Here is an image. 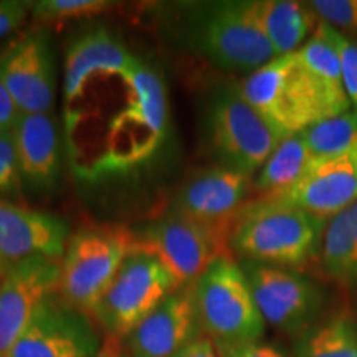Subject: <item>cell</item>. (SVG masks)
<instances>
[{
	"instance_id": "obj_8",
	"label": "cell",
	"mask_w": 357,
	"mask_h": 357,
	"mask_svg": "<svg viewBox=\"0 0 357 357\" xmlns=\"http://www.w3.org/2000/svg\"><path fill=\"white\" fill-rule=\"evenodd\" d=\"M230 235V230L172 213L134 231L132 250L158 258L184 288L197 283L217 258L231 257Z\"/></svg>"
},
{
	"instance_id": "obj_18",
	"label": "cell",
	"mask_w": 357,
	"mask_h": 357,
	"mask_svg": "<svg viewBox=\"0 0 357 357\" xmlns=\"http://www.w3.org/2000/svg\"><path fill=\"white\" fill-rule=\"evenodd\" d=\"M10 134L22 178L33 189H50L60 174L61 158L55 116L52 113L22 114Z\"/></svg>"
},
{
	"instance_id": "obj_15",
	"label": "cell",
	"mask_w": 357,
	"mask_h": 357,
	"mask_svg": "<svg viewBox=\"0 0 357 357\" xmlns=\"http://www.w3.org/2000/svg\"><path fill=\"white\" fill-rule=\"evenodd\" d=\"M275 200L331 220L357 202V144L346 153L318 158L296 185Z\"/></svg>"
},
{
	"instance_id": "obj_30",
	"label": "cell",
	"mask_w": 357,
	"mask_h": 357,
	"mask_svg": "<svg viewBox=\"0 0 357 357\" xmlns=\"http://www.w3.org/2000/svg\"><path fill=\"white\" fill-rule=\"evenodd\" d=\"M29 13H32V2L2 0L0 2V38L19 29L29 17Z\"/></svg>"
},
{
	"instance_id": "obj_32",
	"label": "cell",
	"mask_w": 357,
	"mask_h": 357,
	"mask_svg": "<svg viewBox=\"0 0 357 357\" xmlns=\"http://www.w3.org/2000/svg\"><path fill=\"white\" fill-rule=\"evenodd\" d=\"M172 357H218V352L211 337L200 336Z\"/></svg>"
},
{
	"instance_id": "obj_5",
	"label": "cell",
	"mask_w": 357,
	"mask_h": 357,
	"mask_svg": "<svg viewBox=\"0 0 357 357\" xmlns=\"http://www.w3.org/2000/svg\"><path fill=\"white\" fill-rule=\"evenodd\" d=\"M194 294L200 328L213 342H253L265 334L247 275L231 257L217 258L194 284Z\"/></svg>"
},
{
	"instance_id": "obj_27",
	"label": "cell",
	"mask_w": 357,
	"mask_h": 357,
	"mask_svg": "<svg viewBox=\"0 0 357 357\" xmlns=\"http://www.w3.org/2000/svg\"><path fill=\"white\" fill-rule=\"evenodd\" d=\"M323 26L336 48L339 61H341L342 82H344L347 98H349L352 109L357 111V42L347 37L346 33L331 29L329 25L323 24Z\"/></svg>"
},
{
	"instance_id": "obj_6",
	"label": "cell",
	"mask_w": 357,
	"mask_h": 357,
	"mask_svg": "<svg viewBox=\"0 0 357 357\" xmlns=\"http://www.w3.org/2000/svg\"><path fill=\"white\" fill-rule=\"evenodd\" d=\"M195 45L211 63L225 71L253 73L276 58L263 32L257 0H227L200 8Z\"/></svg>"
},
{
	"instance_id": "obj_12",
	"label": "cell",
	"mask_w": 357,
	"mask_h": 357,
	"mask_svg": "<svg viewBox=\"0 0 357 357\" xmlns=\"http://www.w3.org/2000/svg\"><path fill=\"white\" fill-rule=\"evenodd\" d=\"M60 260L30 258L8 266L0 280V357H8L38 306L58 293Z\"/></svg>"
},
{
	"instance_id": "obj_25",
	"label": "cell",
	"mask_w": 357,
	"mask_h": 357,
	"mask_svg": "<svg viewBox=\"0 0 357 357\" xmlns=\"http://www.w3.org/2000/svg\"><path fill=\"white\" fill-rule=\"evenodd\" d=\"M113 7L109 0H40L32 2V15L43 22H65L101 15Z\"/></svg>"
},
{
	"instance_id": "obj_10",
	"label": "cell",
	"mask_w": 357,
	"mask_h": 357,
	"mask_svg": "<svg viewBox=\"0 0 357 357\" xmlns=\"http://www.w3.org/2000/svg\"><path fill=\"white\" fill-rule=\"evenodd\" d=\"M253 298L266 324L281 333L305 334L324 307V293L296 270L243 261Z\"/></svg>"
},
{
	"instance_id": "obj_13",
	"label": "cell",
	"mask_w": 357,
	"mask_h": 357,
	"mask_svg": "<svg viewBox=\"0 0 357 357\" xmlns=\"http://www.w3.org/2000/svg\"><path fill=\"white\" fill-rule=\"evenodd\" d=\"M252 177L215 166L195 172L178 190L174 213L204 225L230 230L236 215L247 205Z\"/></svg>"
},
{
	"instance_id": "obj_7",
	"label": "cell",
	"mask_w": 357,
	"mask_h": 357,
	"mask_svg": "<svg viewBox=\"0 0 357 357\" xmlns=\"http://www.w3.org/2000/svg\"><path fill=\"white\" fill-rule=\"evenodd\" d=\"M207 134L218 166L253 174L260 171L283 137L257 113L236 84L217 89L207 109Z\"/></svg>"
},
{
	"instance_id": "obj_14",
	"label": "cell",
	"mask_w": 357,
	"mask_h": 357,
	"mask_svg": "<svg viewBox=\"0 0 357 357\" xmlns=\"http://www.w3.org/2000/svg\"><path fill=\"white\" fill-rule=\"evenodd\" d=\"M0 79L22 114L52 113L55 102V63L47 35L30 33L0 58Z\"/></svg>"
},
{
	"instance_id": "obj_34",
	"label": "cell",
	"mask_w": 357,
	"mask_h": 357,
	"mask_svg": "<svg viewBox=\"0 0 357 357\" xmlns=\"http://www.w3.org/2000/svg\"><path fill=\"white\" fill-rule=\"evenodd\" d=\"M3 273H6V266H3V263H2V260H0V280H2V276H3Z\"/></svg>"
},
{
	"instance_id": "obj_17",
	"label": "cell",
	"mask_w": 357,
	"mask_h": 357,
	"mask_svg": "<svg viewBox=\"0 0 357 357\" xmlns=\"http://www.w3.org/2000/svg\"><path fill=\"white\" fill-rule=\"evenodd\" d=\"M194 284L178 288L129 334L132 357H172L200 337Z\"/></svg>"
},
{
	"instance_id": "obj_22",
	"label": "cell",
	"mask_w": 357,
	"mask_h": 357,
	"mask_svg": "<svg viewBox=\"0 0 357 357\" xmlns=\"http://www.w3.org/2000/svg\"><path fill=\"white\" fill-rule=\"evenodd\" d=\"M301 65L310 73L312 82L324 93L331 102L336 114L351 111V101L347 98L344 82H342L341 61L334 48L331 38L326 33L323 24H318L314 33L310 40L296 52Z\"/></svg>"
},
{
	"instance_id": "obj_23",
	"label": "cell",
	"mask_w": 357,
	"mask_h": 357,
	"mask_svg": "<svg viewBox=\"0 0 357 357\" xmlns=\"http://www.w3.org/2000/svg\"><path fill=\"white\" fill-rule=\"evenodd\" d=\"M294 357H357V321L349 312H337L301 334Z\"/></svg>"
},
{
	"instance_id": "obj_33",
	"label": "cell",
	"mask_w": 357,
	"mask_h": 357,
	"mask_svg": "<svg viewBox=\"0 0 357 357\" xmlns=\"http://www.w3.org/2000/svg\"><path fill=\"white\" fill-rule=\"evenodd\" d=\"M95 357H123V344L121 339L116 336H106L102 341V346L100 352Z\"/></svg>"
},
{
	"instance_id": "obj_28",
	"label": "cell",
	"mask_w": 357,
	"mask_h": 357,
	"mask_svg": "<svg viewBox=\"0 0 357 357\" xmlns=\"http://www.w3.org/2000/svg\"><path fill=\"white\" fill-rule=\"evenodd\" d=\"M22 176L10 132H0V195H17Z\"/></svg>"
},
{
	"instance_id": "obj_16",
	"label": "cell",
	"mask_w": 357,
	"mask_h": 357,
	"mask_svg": "<svg viewBox=\"0 0 357 357\" xmlns=\"http://www.w3.org/2000/svg\"><path fill=\"white\" fill-rule=\"evenodd\" d=\"M70 240L68 223L0 197V260L6 270L30 258L60 260Z\"/></svg>"
},
{
	"instance_id": "obj_20",
	"label": "cell",
	"mask_w": 357,
	"mask_h": 357,
	"mask_svg": "<svg viewBox=\"0 0 357 357\" xmlns=\"http://www.w3.org/2000/svg\"><path fill=\"white\" fill-rule=\"evenodd\" d=\"M316 159L301 134L283 137L258 171L253 189L260 194V199L280 197L301 181Z\"/></svg>"
},
{
	"instance_id": "obj_2",
	"label": "cell",
	"mask_w": 357,
	"mask_h": 357,
	"mask_svg": "<svg viewBox=\"0 0 357 357\" xmlns=\"http://www.w3.org/2000/svg\"><path fill=\"white\" fill-rule=\"evenodd\" d=\"M326 225L291 204L258 199L236 215L230 248L245 261L298 270L319 255Z\"/></svg>"
},
{
	"instance_id": "obj_24",
	"label": "cell",
	"mask_w": 357,
	"mask_h": 357,
	"mask_svg": "<svg viewBox=\"0 0 357 357\" xmlns=\"http://www.w3.org/2000/svg\"><path fill=\"white\" fill-rule=\"evenodd\" d=\"M314 158H331L357 144V111L351 109L312 124L300 132Z\"/></svg>"
},
{
	"instance_id": "obj_4",
	"label": "cell",
	"mask_w": 357,
	"mask_h": 357,
	"mask_svg": "<svg viewBox=\"0 0 357 357\" xmlns=\"http://www.w3.org/2000/svg\"><path fill=\"white\" fill-rule=\"evenodd\" d=\"M132 248L134 231L123 225L86 227L75 231L60 261V296L91 316Z\"/></svg>"
},
{
	"instance_id": "obj_29",
	"label": "cell",
	"mask_w": 357,
	"mask_h": 357,
	"mask_svg": "<svg viewBox=\"0 0 357 357\" xmlns=\"http://www.w3.org/2000/svg\"><path fill=\"white\" fill-rule=\"evenodd\" d=\"M218 352V357H287L276 347L265 342H236V344H223L213 342Z\"/></svg>"
},
{
	"instance_id": "obj_19",
	"label": "cell",
	"mask_w": 357,
	"mask_h": 357,
	"mask_svg": "<svg viewBox=\"0 0 357 357\" xmlns=\"http://www.w3.org/2000/svg\"><path fill=\"white\" fill-rule=\"evenodd\" d=\"M257 13L276 56L296 53L319 24L307 3L294 0H257Z\"/></svg>"
},
{
	"instance_id": "obj_26",
	"label": "cell",
	"mask_w": 357,
	"mask_h": 357,
	"mask_svg": "<svg viewBox=\"0 0 357 357\" xmlns=\"http://www.w3.org/2000/svg\"><path fill=\"white\" fill-rule=\"evenodd\" d=\"M307 6L318 22L337 32L357 30V0H312Z\"/></svg>"
},
{
	"instance_id": "obj_21",
	"label": "cell",
	"mask_w": 357,
	"mask_h": 357,
	"mask_svg": "<svg viewBox=\"0 0 357 357\" xmlns=\"http://www.w3.org/2000/svg\"><path fill=\"white\" fill-rule=\"evenodd\" d=\"M319 258L329 278L357 287V202L328 222Z\"/></svg>"
},
{
	"instance_id": "obj_11",
	"label": "cell",
	"mask_w": 357,
	"mask_h": 357,
	"mask_svg": "<svg viewBox=\"0 0 357 357\" xmlns=\"http://www.w3.org/2000/svg\"><path fill=\"white\" fill-rule=\"evenodd\" d=\"M102 341L89 314L55 293L38 306L8 357H95Z\"/></svg>"
},
{
	"instance_id": "obj_1",
	"label": "cell",
	"mask_w": 357,
	"mask_h": 357,
	"mask_svg": "<svg viewBox=\"0 0 357 357\" xmlns=\"http://www.w3.org/2000/svg\"><path fill=\"white\" fill-rule=\"evenodd\" d=\"M167 136L162 77L98 29L70 43L63 79V144L86 182L129 174L154 158Z\"/></svg>"
},
{
	"instance_id": "obj_3",
	"label": "cell",
	"mask_w": 357,
	"mask_h": 357,
	"mask_svg": "<svg viewBox=\"0 0 357 357\" xmlns=\"http://www.w3.org/2000/svg\"><path fill=\"white\" fill-rule=\"evenodd\" d=\"M243 100L281 137L300 134L336 111L296 53L276 56L236 84Z\"/></svg>"
},
{
	"instance_id": "obj_31",
	"label": "cell",
	"mask_w": 357,
	"mask_h": 357,
	"mask_svg": "<svg viewBox=\"0 0 357 357\" xmlns=\"http://www.w3.org/2000/svg\"><path fill=\"white\" fill-rule=\"evenodd\" d=\"M20 116L22 111L17 106L10 91L0 79V132H12Z\"/></svg>"
},
{
	"instance_id": "obj_9",
	"label": "cell",
	"mask_w": 357,
	"mask_h": 357,
	"mask_svg": "<svg viewBox=\"0 0 357 357\" xmlns=\"http://www.w3.org/2000/svg\"><path fill=\"white\" fill-rule=\"evenodd\" d=\"M178 288L158 258L132 250L91 316L109 336L128 337Z\"/></svg>"
}]
</instances>
